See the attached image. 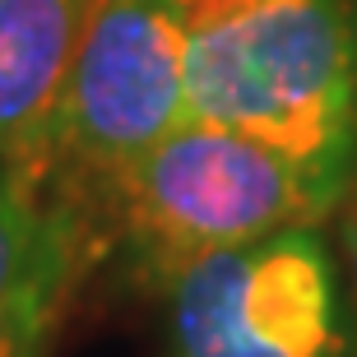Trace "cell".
Returning a JSON list of instances; mask_svg holds the SVG:
<instances>
[{"label": "cell", "instance_id": "7", "mask_svg": "<svg viewBox=\"0 0 357 357\" xmlns=\"http://www.w3.org/2000/svg\"><path fill=\"white\" fill-rule=\"evenodd\" d=\"M344 241H348V260H353V288H357V195H353V209H348Z\"/></svg>", "mask_w": 357, "mask_h": 357}, {"label": "cell", "instance_id": "3", "mask_svg": "<svg viewBox=\"0 0 357 357\" xmlns=\"http://www.w3.org/2000/svg\"><path fill=\"white\" fill-rule=\"evenodd\" d=\"M185 121L181 0H98L42 126L10 158L98 223L121 172ZM5 158V162H10Z\"/></svg>", "mask_w": 357, "mask_h": 357}, {"label": "cell", "instance_id": "1", "mask_svg": "<svg viewBox=\"0 0 357 357\" xmlns=\"http://www.w3.org/2000/svg\"><path fill=\"white\" fill-rule=\"evenodd\" d=\"M185 121L251 135L344 181L357 153L348 0H181Z\"/></svg>", "mask_w": 357, "mask_h": 357}, {"label": "cell", "instance_id": "6", "mask_svg": "<svg viewBox=\"0 0 357 357\" xmlns=\"http://www.w3.org/2000/svg\"><path fill=\"white\" fill-rule=\"evenodd\" d=\"M98 0H0V162L52 112Z\"/></svg>", "mask_w": 357, "mask_h": 357}, {"label": "cell", "instance_id": "5", "mask_svg": "<svg viewBox=\"0 0 357 357\" xmlns=\"http://www.w3.org/2000/svg\"><path fill=\"white\" fill-rule=\"evenodd\" d=\"M89 251V213L33 167L0 162V357H47Z\"/></svg>", "mask_w": 357, "mask_h": 357}, {"label": "cell", "instance_id": "2", "mask_svg": "<svg viewBox=\"0 0 357 357\" xmlns=\"http://www.w3.org/2000/svg\"><path fill=\"white\" fill-rule=\"evenodd\" d=\"M339 176L209 121H181L102 199L107 223L153 278L227 246L306 227L334 204Z\"/></svg>", "mask_w": 357, "mask_h": 357}, {"label": "cell", "instance_id": "4", "mask_svg": "<svg viewBox=\"0 0 357 357\" xmlns=\"http://www.w3.org/2000/svg\"><path fill=\"white\" fill-rule=\"evenodd\" d=\"M172 288V357H344L334 269L311 227L190 260Z\"/></svg>", "mask_w": 357, "mask_h": 357}]
</instances>
